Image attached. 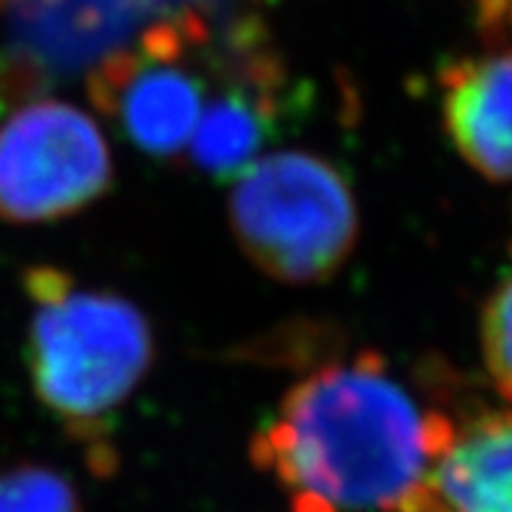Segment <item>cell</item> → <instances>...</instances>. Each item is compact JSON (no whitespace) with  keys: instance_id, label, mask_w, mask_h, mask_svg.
Returning <instances> with one entry per match:
<instances>
[{"instance_id":"1","label":"cell","mask_w":512,"mask_h":512,"mask_svg":"<svg viewBox=\"0 0 512 512\" xmlns=\"http://www.w3.org/2000/svg\"><path fill=\"white\" fill-rule=\"evenodd\" d=\"M452 426L382 353L358 351L298 379L249 452L290 512H432Z\"/></svg>"},{"instance_id":"2","label":"cell","mask_w":512,"mask_h":512,"mask_svg":"<svg viewBox=\"0 0 512 512\" xmlns=\"http://www.w3.org/2000/svg\"><path fill=\"white\" fill-rule=\"evenodd\" d=\"M27 366L42 408L76 439L95 468L113 463L110 432L155 364L142 309L118 293L81 285L61 267L24 272Z\"/></svg>"},{"instance_id":"3","label":"cell","mask_w":512,"mask_h":512,"mask_svg":"<svg viewBox=\"0 0 512 512\" xmlns=\"http://www.w3.org/2000/svg\"><path fill=\"white\" fill-rule=\"evenodd\" d=\"M228 223L249 262L285 285H317L343 270L358 241V204L343 170L290 149L233 178Z\"/></svg>"},{"instance_id":"4","label":"cell","mask_w":512,"mask_h":512,"mask_svg":"<svg viewBox=\"0 0 512 512\" xmlns=\"http://www.w3.org/2000/svg\"><path fill=\"white\" fill-rule=\"evenodd\" d=\"M215 19H178L149 29L102 58L87 76L97 113L139 152L160 160L186 155L209 97L220 50L238 27Z\"/></svg>"},{"instance_id":"5","label":"cell","mask_w":512,"mask_h":512,"mask_svg":"<svg viewBox=\"0 0 512 512\" xmlns=\"http://www.w3.org/2000/svg\"><path fill=\"white\" fill-rule=\"evenodd\" d=\"M228 0H0V113L87 76L102 58L178 19L223 21Z\"/></svg>"},{"instance_id":"6","label":"cell","mask_w":512,"mask_h":512,"mask_svg":"<svg viewBox=\"0 0 512 512\" xmlns=\"http://www.w3.org/2000/svg\"><path fill=\"white\" fill-rule=\"evenodd\" d=\"M113 181L108 139L81 108L40 95L0 113V220L55 223L92 207Z\"/></svg>"},{"instance_id":"7","label":"cell","mask_w":512,"mask_h":512,"mask_svg":"<svg viewBox=\"0 0 512 512\" xmlns=\"http://www.w3.org/2000/svg\"><path fill=\"white\" fill-rule=\"evenodd\" d=\"M288 79L256 27L241 29L220 50L215 81L186 157L199 173L233 181L254 165L283 126Z\"/></svg>"},{"instance_id":"8","label":"cell","mask_w":512,"mask_h":512,"mask_svg":"<svg viewBox=\"0 0 512 512\" xmlns=\"http://www.w3.org/2000/svg\"><path fill=\"white\" fill-rule=\"evenodd\" d=\"M442 118L458 155L492 181L512 178V48L442 71Z\"/></svg>"},{"instance_id":"9","label":"cell","mask_w":512,"mask_h":512,"mask_svg":"<svg viewBox=\"0 0 512 512\" xmlns=\"http://www.w3.org/2000/svg\"><path fill=\"white\" fill-rule=\"evenodd\" d=\"M432 512H512V411L452 426L432 479Z\"/></svg>"},{"instance_id":"10","label":"cell","mask_w":512,"mask_h":512,"mask_svg":"<svg viewBox=\"0 0 512 512\" xmlns=\"http://www.w3.org/2000/svg\"><path fill=\"white\" fill-rule=\"evenodd\" d=\"M0 512H84V507L61 471L19 463L0 471Z\"/></svg>"},{"instance_id":"11","label":"cell","mask_w":512,"mask_h":512,"mask_svg":"<svg viewBox=\"0 0 512 512\" xmlns=\"http://www.w3.org/2000/svg\"><path fill=\"white\" fill-rule=\"evenodd\" d=\"M481 353L494 387L512 403V275L497 285L484 309Z\"/></svg>"}]
</instances>
